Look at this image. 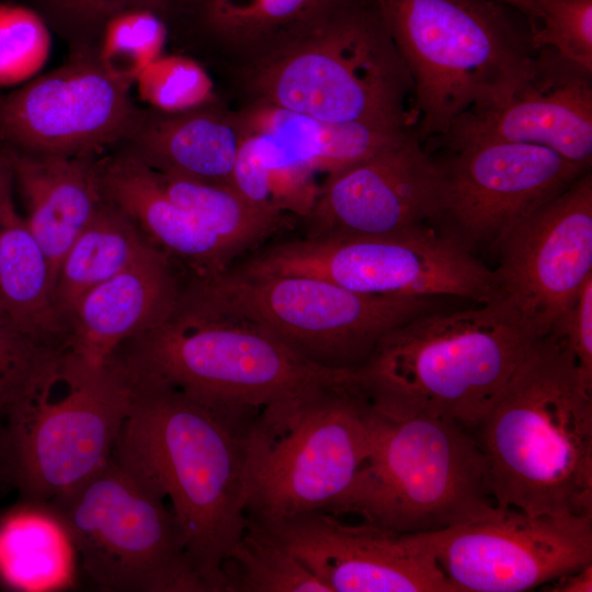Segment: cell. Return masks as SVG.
<instances>
[{
  "label": "cell",
  "mask_w": 592,
  "mask_h": 592,
  "mask_svg": "<svg viewBox=\"0 0 592 592\" xmlns=\"http://www.w3.org/2000/svg\"><path fill=\"white\" fill-rule=\"evenodd\" d=\"M128 380L130 406L112 456L170 500L192 566L208 592H223L220 566L247 524L263 410Z\"/></svg>",
  "instance_id": "6da1fadb"
},
{
  "label": "cell",
  "mask_w": 592,
  "mask_h": 592,
  "mask_svg": "<svg viewBox=\"0 0 592 592\" xmlns=\"http://www.w3.org/2000/svg\"><path fill=\"white\" fill-rule=\"evenodd\" d=\"M475 432L497 506L592 516V384L559 330L533 342Z\"/></svg>",
  "instance_id": "7a4b0ae2"
},
{
  "label": "cell",
  "mask_w": 592,
  "mask_h": 592,
  "mask_svg": "<svg viewBox=\"0 0 592 592\" xmlns=\"http://www.w3.org/2000/svg\"><path fill=\"white\" fill-rule=\"evenodd\" d=\"M535 340L496 303L437 308L389 331L355 372L378 412L474 432Z\"/></svg>",
  "instance_id": "3957f363"
},
{
  "label": "cell",
  "mask_w": 592,
  "mask_h": 592,
  "mask_svg": "<svg viewBox=\"0 0 592 592\" xmlns=\"http://www.w3.org/2000/svg\"><path fill=\"white\" fill-rule=\"evenodd\" d=\"M412 80L423 145L503 100L536 54L530 20L500 0H374Z\"/></svg>",
  "instance_id": "277c9868"
},
{
  "label": "cell",
  "mask_w": 592,
  "mask_h": 592,
  "mask_svg": "<svg viewBox=\"0 0 592 592\" xmlns=\"http://www.w3.org/2000/svg\"><path fill=\"white\" fill-rule=\"evenodd\" d=\"M110 358L128 378L260 410L353 373L309 363L261 327L201 301L183 287L166 320L125 340Z\"/></svg>",
  "instance_id": "5b68a950"
},
{
  "label": "cell",
  "mask_w": 592,
  "mask_h": 592,
  "mask_svg": "<svg viewBox=\"0 0 592 592\" xmlns=\"http://www.w3.org/2000/svg\"><path fill=\"white\" fill-rule=\"evenodd\" d=\"M496 506L473 431L446 419L390 417L374 409L368 454L327 513L354 514L391 532L425 534L473 521Z\"/></svg>",
  "instance_id": "8992f818"
},
{
  "label": "cell",
  "mask_w": 592,
  "mask_h": 592,
  "mask_svg": "<svg viewBox=\"0 0 592 592\" xmlns=\"http://www.w3.org/2000/svg\"><path fill=\"white\" fill-rule=\"evenodd\" d=\"M250 82L260 101L317 119L414 127L412 80L374 0L264 55Z\"/></svg>",
  "instance_id": "52a82bcc"
},
{
  "label": "cell",
  "mask_w": 592,
  "mask_h": 592,
  "mask_svg": "<svg viewBox=\"0 0 592 592\" xmlns=\"http://www.w3.org/2000/svg\"><path fill=\"white\" fill-rule=\"evenodd\" d=\"M373 418L356 372L265 408L247 520L269 523L328 512L368 454Z\"/></svg>",
  "instance_id": "ba28073f"
},
{
  "label": "cell",
  "mask_w": 592,
  "mask_h": 592,
  "mask_svg": "<svg viewBox=\"0 0 592 592\" xmlns=\"http://www.w3.org/2000/svg\"><path fill=\"white\" fill-rule=\"evenodd\" d=\"M184 289L255 323L309 363L333 371H356L389 331L442 307L437 297L362 294L316 276L237 267L193 276Z\"/></svg>",
  "instance_id": "9c48e42d"
},
{
  "label": "cell",
  "mask_w": 592,
  "mask_h": 592,
  "mask_svg": "<svg viewBox=\"0 0 592 592\" xmlns=\"http://www.w3.org/2000/svg\"><path fill=\"white\" fill-rule=\"evenodd\" d=\"M130 399L112 358L90 366L65 351L5 418L21 499L50 502L104 467Z\"/></svg>",
  "instance_id": "30bf717a"
},
{
  "label": "cell",
  "mask_w": 592,
  "mask_h": 592,
  "mask_svg": "<svg viewBox=\"0 0 592 592\" xmlns=\"http://www.w3.org/2000/svg\"><path fill=\"white\" fill-rule=\"evenodd\" d=\"M50 503L67 523L79 570L103 592H208L166 500L109 463Z\"/></svg>",
  "instance_id": "8fae6325"
},
{
  "label": "cell",
  "mask_w": 592,
  "mask_h": 592,
  "mask_svg": "<svg viewBox=\"0 0 592 592\" xmlns=\"http://www.w3.org/2000/svg\"><path fill=\"white\" fill-rule=\"evenodd\" d=\"M238 269L316 276L362 294L496 301L492 269L432 225L380 236L288 240Z\"/></svg>",
  "instance_id": "7c38bea8"
},
{
  "label": "cell",
  "mask_w": 592,
  "mask_h": 592,
  "mask_svg": "<svg viewBox=\"0 0 592 592\" xmlns=\"http://www.w3.org/2000/svg\"><path fill=\"white\" fill-rule=\"evenodd\" d=\"M435 150V224L470 251L494 250L514 226L591 171L530 144L478 141Z\"/></svg>",
  "instance_id": "4fadbf2b"
},
{
  "label": "cell",
  "mask_w": 592,
  "mask_h": 592,
  "mask_svg": "<svg viewBox=\"0 0 592 592\" xmlns=\"http://www.w3.org/2000/svg\"><path fill=\"white\" fill-rule=\"evenodd\" d=\"M456 592L530 591L592 563V516L496 506L419 534Z\"/></svg>",
  "instance_id": "5bb4252c"
},
{
  "label": "cell",
  "mask_w": 592,
  "mask_h": 592,
  "mask_svg": "<svg viewBox=\"0 0 592 592\" xmlns=\"http://www.w3.org/2000/svg\"><path fill=\"white\" fill-rule=\"evenodd\" d=\"M494 251V303L535 339L557 329L592 275L591 171L514 226Z\"/></svg>",
  "instance_id": "9a60e30c"
},
{
  "label": "cell",
  "mask_w": 592,
  "mask_h": 592,
  "mask_svg": "<svg viewBox=\"0 0 592 592\" xmlns=\"http://www.w3.org/2000/svg\"><path fill=\"white\" fill-rule=\"evenodd\" d=\"M128 90L83 47L66 65L0 95V134L25 152L92 156L140 125Z\"/></svg>",
  "instance_id": "2e32d148"
},
{
  "label": "cell",
  "mask_w": 592,
  "mask_h": 592,
  "mask_svg": "<svg viewBox=\"0 0 592 592\" xmlns=\"http://www.w3.org/2000/svg\"><path fill=\"white\" fill-rule=\"evenodd\" d=\"M254 524L330 592H456L419 534L350 524L322 511Z\"/></svg>",
  "instance_id": "e0dca14e"
},
{
  "label": "cell",
  "mask_w": 592,
  "mask_h": 592,
  "mask_svg": "<svg viewBox=\"0 0 592 592\" xmlns=\"http://www.w3.org/2000/svg\"><path fill=\"white\" fill-rule=\"evenodd\" d=\"M478 141L536 145L591 168L592 71L543 47L503 100L463 115L424 147L432 151Z\"/></svg>",
  "instance_id": "ac0fdd59"
},
{
  "label": "cell",
  "mask_w": 592,
  "mask_h": 592,
  "mask_svg": "<svg viewBox=\"0 0 592 592\" xmlns=\"http://www.w3.org/2000/svg\"><path fill=\"white\" fill-rule=\"evenodd\" d=\"M437 164L415 130L325 183L305 218L307 238L380 236L434 225Z\"/></svg>",
  "instance_id": "d6986e66"
},
{
  "label": "cell",
  "mask_w": 592,
  "mask_h": 592,
  "mask_svg": "<svg viewBox=\"0 0 592 592\" xmlns=\"http://www.w3.org/2000/svg\"><path fill=\"white\" fill-rule=\"evenodd\" d=\"M181 289L173 261L150 247L81 297L68 322L67 352L87 365H103L125 340L166 320Z\"/></svg>",
  "instance_id": "ffe728a7"
},
{
  "label": "cell",
  "mask_w": 592,
  "mask_h": 592,
  "mask_svg": "<svg viewBox=\"0 0 592 592\" xmlns=\"http://www.w3.org/2000/svg\"><path fill=\"white\" fill-rule=\"evenodd\" d=\"M96 168L102 196L124 213L150 244L184 264L194 277L228 269L237 254L177 205L145 162L125 153L99 161Z\"/></svg>",
  "instance_id": "44dd1931"
},
{
  "label": "cell",
  "mask_w": 592,
  "mask_h": 592,
  "mask_svg": "<svg viewBox=\"0 0 592 592\" xmlns=\"http://www.w3.org/2000/svg\"><path fill=\"white\" fill-rule=\"evenodd\" d=\"M92 156L12 152L7 161L27 206L26 224L48 264L53 289L61 261L103 196Z\"/></svg>",
  "instance_id": "7402d4cb"
},
{
  "label": "cell",
  "mask_w": 592,
  "mask_h": 592,
  "mask_svg": "<svg viewBox=\"0 0 592 592\" xmlns=\"http://www.w3.org/2000/svg\"><path fill=\"white\" fill-rule=\"evenodd\" d=\"M234 119L239 133L266 134L280 166L322 185L320 175L328 181L413 132L412 127L326 122L260 100Z\"/></svg>",
  "instance_id": "603a6c76"
},
{
  "label": "cell",
  "mask_w": 592,
  "mask_h": 592,
  "mask_svg": "<svg viewBox=\"0 0 592 592\" xmlns=\"http://www.w3.org/2000/svg\"><path fill=\"white\" fill-rule=\"evenodd\" d=\"M11 169L0 156V294L5 314L25 332L67 350L68 329L54 303L45 255L15 208Z\"/></svg>",
  "instance_id": "cb8c5ba5"
},
{
  "label": "cell",
  "mask_w": 592,
  "mask_h": 592,
  "mask_svg": "<svg viewBox=\"0 0 592 592\" xmlns=\"http://www.w3.org/2000/svg\"><path fill=\"white\" fill-rule=\"evenodd\" d=\"M78 553L70 530L50 503L21 499L0 514V581L14 591L75 589Z\"/></svg>",
  "instance_id": "d4e9b609"
},
{
  "label": "cell",
  "mask_w": 592,
  "mask_h": 592,
  "mask_svg": "<svg viewBox=\"0 0 592 592\" xmlns=\"http://www.w3.org/2000/svg\"><path fill=\"white\" fill-rule=\"evenodd\" d=\"M133 137L130 153L151 169L231 186L241 139L234 118L201 109L144 116Z\"/></svg>",
  "instance_id": "484cf974"
},
{
  "label": "cell",
  "mask_w": 592,
  "mask_h": 592,
  "mask_svg": "<svg viewBox=\"0 0 592 592\" xmlns=\"http://www.w3.org/2000/svg\"><path fill=\"white\" fill-rule=\"evenodd\" d=\"M354 1L187 0V5L196 23L213 37L235 47L263 48L266 55Z\"/></svg>",
  "instance_id": "4316f807"
},
{
  "label": "cell",
  "mask_w": 592,
  "mask_h": 592,
  "mask_svg": "<svg viewBox=\"0 0 592 592\" xmlns=\"http://www.w3.org/2000/svg\"><path fill=\"white\" fill-rule=\"evenodd\" d=\"M152 244L133 221L104 197L92 219L66 252L55 286V307L68 322L83 295L121 273Z\"/></svg>",
  "instance_id": "83f0119b"
},
{
  "label": "cell",
  "mask_w": 592,
  "mask_h": 592,
  "mask_svg": "<svg viewBox=\"0 0 592 592\" xmlns=\"http://www.w3.org/2000/svg\"><path fill=\"white\" fill-rule=\"evenodd\" d=\"M153 171L166 194L236 254L282 226V216L257 208L232 186Z\"/></svg>",
  "instance_id": "f1b7e54d"
},
{
  "label": "cell",
  "mask_w": 592,
  "mask_h": 592,
  "mask_svg": "<svg viewBox=\"0 0 592 592\" xmlns=\"http://www.w3.org/2000/svg\"><path fill=\"white\" fill-rule=\"evenodd\" d=\"M223 592H330L295 556L247 520L220 566Z\"/></svg>",
  "instance_id": "f546056e"
},
{
  "label": "cell",
  "mask_w": 592,
  "mask_h": 592,
  "mask_svg": "<svg viewBox=\"0 0 592 592\" xmlns=\"http://www.w3.org/2000/svg\"><path fill=\"white\" fill-rule=\"evenodd\" d=\"M166 38L162 14L144 8H125L105 23L96 57L112 78L130 87L162 55Z\"/></svg>",
  "instance_id": "4dcf8cb0"
},
{
  "label": "cell",
  "mask_w": 592,
  "mask_h": 592,
  "mask_svg": "<svg viewBox=\"0 0 592 592\" xmlns=\"http://www.w3.org/2000/svg\"><path fill=\"white\" fill-rule=\"evenodd\" d=\"M52 37L44 18L33 9L0 4V86L29 81L46 64Z\"/></svg>",
  "instance_id": "1f68e13d"
},
{
  "label": "cell",
  "mask_w": 592,
  "mask_h": 592,
  "mask_svg": "<svg viewBox=\"0 0 592 592\" xmlns=\"http://www.w3.org/2000/svg\"><path fill=\"white\" fill-rule=\"evenodd\" d=\"M134 83L144 102L166 114L201 109L213 95V82L207 72L183 56H159Z\"/></svg>",
  "instance_id": "d6a6232c"
},
{
  "label": "cell",
  "mask_w": 592,
  "mask_h": 592,
  "mask_svg": "<svg viewBox=\"0 0 592 592\" xmlns=\"http://www.w3.org/2000/svg\"><path fill=\"white\" fill-rule=\"evenodd\" d=\"M65 350L23 331L0 311V417L8 412L57 362Z\"/></svg>",
  "instance_id": "836d02e7"
},
{
  "label": "cell",
  "mask_w": 592,
  "mask_h": 592,
  "mask_svg": "<svg viewBox=\"0 0 592 592\" xmlns=\"http://www.w3.org/2000/svg\"><path fill=\"white\" fill-rule=\"evenodd\" d=\"M539 26L533 32L535 50L551 47L592 71V0H533Z\"/></svg>",
  "instance_id": "e575fe53"
},
{
  "label": "cell",
  "mask_w": 592,
  "mask_h": 592,
  "mask_svg": "<svg viewBox=\"0 0 592 592\" xmlns=\"http://www.w3.org/2000/svg\"><path fill=\"white\" fill-rule=\"evenodd\" d=\"M47 20L77 38L102 32L105 23L126 7L122 0H37Z\"/></svg>",
  "instance_id": "d590c367"
},
{
  "label": "cell",
  "mask_w": 592,
  "mask_h": 592,
  "mask_svg": "<svg viewBox=\"0 0 592 592\" xmlns=\"http://www.w3.org/2000/svg\"><path fill=\"white\" fill-rule=\"evenodd\" d=\"M559 330L583 378L592 384V275L583 283Z\"/></svg>",
  "instance_id": "8d00e7d4"
},
{
  "label": "cell",
  "mask_w": 592,
  "mask_h": 592,
  "mask_svg": "<svg viewBox=\"0 0 592 592\" xmlns=\"http://www.w3.org/2000/svg\"><path fill=\"white\" fill-rule=\"evenodd\" d=\"M542 590L549 592H591L592 563L558 577L543 585Z\"/></svg>",
  "instance_id": "74e56055"
},
{
  "label": "cell",
  "mask_w": 592,
  "mask_h": 592,
  "mask_svg": "<svg viewBox=\"0 0 592 592\" xmlns=\"http://www.w3.org/2000/svg\"><path fill=\"white\" fill-rule=\"evenodd\" d=\"M14 488L5 418L0 417V494Z\"/></svg>",
  "instance_id": "f35d334b"
},
{
  "label": "cell",
  "mask_w": 592,
  "mask_h": 592,
  "mask_svg": "<svg viewBox=\"0 0 592 592\" xmlns=\"http://www.w3.org/2000/svg\"><path fill=\"white\" fill-rule=\"evenodd\" d=\"M523 13L532 23L535 30L539 26V12L533 0H500Z\"/></svg>",
  "instance_id": "ab89813d"
},
{
  "label": "cell",
  "mask_w": 592,
  "mask_h": 592,
  "mask_svg": "<svg viewBox=\"0 0 592 592\" xmlns=\"http://www.w3.org/2000/svg\"><path fill=\"white\" fill-rule=\"evenodd\" d=\"M170 0H122L126 8H144L160 14L167 11Z\"/></svg>",
  "instance_id": "60d3db41"
},
{
  "label": "cell",
  "mask_w": 592,
  "mask_h": 592,
  "mask_svg": "<svg viewBox=\"0 0 592 592\" xmlns=\"http://www.w3.org/2000/svg\"><path fill=\"white\" fill-rule=\"evenodd\" d=\"M0 311L5 312L4 305H3V301H2V298H1V294H0Z\"/></svg>",
  "instance_id": "b9f144b4"
}]
</instances>
